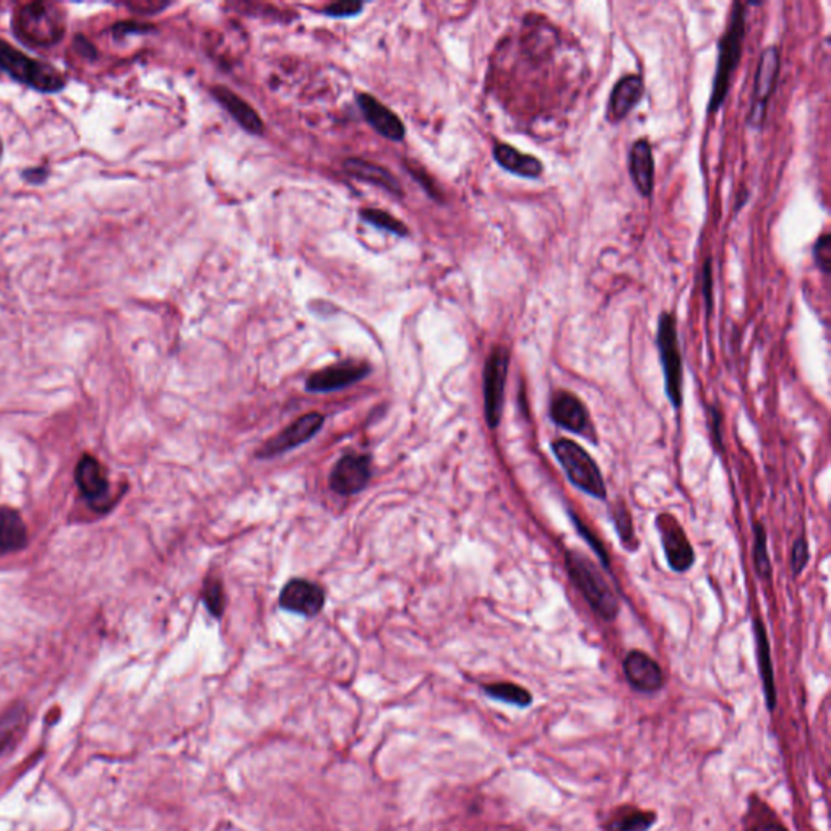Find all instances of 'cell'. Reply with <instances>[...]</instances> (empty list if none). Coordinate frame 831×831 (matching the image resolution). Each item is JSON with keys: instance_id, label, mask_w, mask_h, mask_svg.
<instances>
[{"instance_id": "22", "label": "cell", "mask_w": 831, "mask_h": 831, "mask_svg": "<svg viewBox=\"0 0 831 831\" xmlns=\"http://www.w3.org/2000/svg\"><path fill=\"white\" fill-rule=\"evenodd\" d=\"M494 160L505 171L517 174V176L526 177V179H536L543 174V169H544L543 163L537 160L536 156L518 152L517 148H513L507 143H496Z\"/></svg>"}, {"instance_id": "35", "label": "cell", "mask_w": 831, "mask_h": 831, "mask_svg": "<svg viewBox=\"0 0 831 831\" xmlns=\"http://www.w3.org/2000/svg\"><path fill=\"white\" fill-rule=\"evenodd\" d=\"M571 517H573V520H575V525H577V529H579V535L587 539V543H588L589 546L593 547V551H595V553L597 554V557L601 559L603 565H605V567H609V559H607L605 547H603V544L599 543V539H597V536H595V535H593V533H591V531L587 528V525H583V523H581V521L577 518V515H575V513H571Z\"/></svg>"}, {"instance_id": "8", "label": "cell", "mask_w": 831, "mask_h": 831, "mask_svg": "<svg viewBox=\"0 0 831 831\" xmlns=\"http://www.w3.org/2000/svg\"><path fill=\"white\" fill-rule=\"evenodd\" d=\"M778 74H780V52L774 46H770L762 52V57L756 67V82H754V100H752V108L748 114V124L756 128H762L764 126L765 118L768 112V102L778 82Z\"/></svg>"}, {"instance_id": "9", "label": "cell", "mask_w": 831, "mask_h": 831, "mask_svg": "<svg viewBox=\"0 0 831 831\" xmlns=\"http://www.w3.org/2000/svg\"><path fill=\"white\" fill-rule=\"evenodd\" d=\"M656 526L661 535L664 555L674 571H687L695 562L694 547L684 529L669 513H661L656 518Z\"/></svg>"}, {"instance_id": "41", "label": "cell", "mask_w": 831, "mask_h": 831, "mask_svg": "<svg viewBox=\"0 0 831 831\" xmlns=\"http://www.w3.org/2000/svg\"><path fill=\"white\" fill-rule=\"evenodd\" d=\"M712 261H706L705 263V283H703V289H705V297L706 304H708V309L712 311V286H713V279H712Z\"/></svg>"}, {"instance_id": "3", "label": "cell", "mask_w": 831, "mask_h": 831, "mask_svg": "<svg viewBox=\"0 0 831 831\" xmlns=\"http://www.w3.org/2000/svg\"><path fill=\"white\" fill-rule=\"evenodd\" d=\"M565 567L571 583L588 601L589 607L601 619L614 621L619 614V599L609 581L597 569V563L579 551H570L565 555Z\"/></svg>"}, {"instance_id": "17", "label": "cell", "mask_w": 831, "mask_h": 831, "mask_svg": "<svg viewBox=\"0 0 831 831\" xmlns=\"http://www.w3.org/2000/svg\"><path fill=\"white\" fill-rule=\"evenodd\" d=\"M623 674L630 685L643 694H653L664 685V676L659 664L643 651H630L623 659Z\"/></svg>"}, {"instance_id": "30", "label": "cell", "mask_w": 831, "mask_h": 831, "mask_svg": "<svg viewBox=\"0 0 831 831\" xmlns=\"http://www.w3.org/2000/svg\"><path fill=\"white\" fill-rule=\"evenodd\" d=\"M613 520L615 523V529L621 536L622 543L629 544L633 539H635V533H633V526H632V517H630L629 508L625 502H615V505L613 507Z\"/></svg>"}, {"instance_id": "25", "label": "cell", "mask_w": 831, "mask_h": 831, "mask_svg": "<svg viewBox=\"0 0 831 831\" xmlns=\"http://www.w3.org/2000/svg\"><path fill=\"white\" fill-rule=\"evenodd\" d=\"M756 653H758V663H760V672L764 679L765 692L770 702V706L774 705V680H773L772 655H770V643H768V633L765 629L764 622L760 619L756 621Z\"/></svg>"}, {"instance_id": "13", "label": "cell", "mask_w": 831, "mask_h": 831, "mask_svg": "<svg viewBox=\"0 0 831 831\" xmlns=\"http://www.w3.org/2000/svg\"><path fill=\"white\" fill-rule=\"evenodd\" d=\"M551 418L555 424H559L569 432L589 438L593 436V426L587 406L579 402V396L573 395L570 392L561 390L559 393H555L551 402Z\"/></svg>"}, {"instance_id": "10", "label": "cell", "mask_w": 831, "mask_h": 831, "mask_svg": "<svg viewBox=\"0 0 831 831\" xmlns=\"http://www.w3.org/2000/svg\"><path fill=\"white\" fill-rule=\"evenodd\" d=\"M322 426H323V416L319 412H309L303 418L296 420L293 424H289L285 430H281L273 438H270L269 442L261 446L257 456L271 458V456L285 454L297 446H303L319 432Z\"/></svg>"}, {"instance_id": "44", "label": "cell", "mask_w": 831, "mask_h": 831, "mask_svg": "<svg viewBox=\"0 0 831 831\" xmlns=\"http://www.w3.org/2000/svg\"><path fill=\"white\" fill-rule=\"evenodd\" d=\"M2 153H4V145H2V140H0V158H2Z\"/></svg>"}, {"instance_id": "29", "label": "cell", "mask_w": 831, "mask_h": 831, "mask_svg": "<svg viewBox=\"0 0 831 831\" xmlns=\"http://www.w3.org/2000/svg\"><path fill=\"white\" fill-rule=\"evenodd\" d=\"M203 601H205V606L210 611L211 615L221 617L225 613L226 597H225L223 585H221V579L218 577H208V579H205Z\"/></svg>"}, {"instance_id": "1", "label": "cell", "mask_w": 831, "mask_h": 831, "mask_svg": "<svg viewBox=\"0 0 831 831\" xmlns=\"http://www.w3.org/2000/svg\"><path fill=\"white\" fill-rule=\"evenodd\" d=\"M66 12L51 2L18 5L12 30L18 40L31 48H51L62 41L67 30Z\"/></svg>"}, {"instance_id": "18", "label": "cell", "mask_w": 831, "mask_h": 831, "mask_svg": "<svg viewBox=\"0 0 831 831\" xmlns=\"http://www.w3.org/2000/svg\"><path fill=\"white\" fill-rule=\"evenodd\" d=\"M211 93H213L215 100L221 104V108L227 111L245 132L253 135L263 134L265 124L261 120V114L253 110L252 106L245 100H243L241 96H237L231 88L215 86Z\"/></svg>"}, {"instance_id": "31", "label": "cell", "mask_w": 831, "mask_h": 831, "mask_svg": "<svg viewBox=\"0 0 831 831\" xmlns=\"http://www.w3.org/2000/svg\"><path fill=\"white\" fill-rule=\"evenodd\" d=\"M651 825L650 815L640 814L635 812L632 815H623L621 818H615L611 825V831H645Z\"/></svg>"}, {"instance_id": "2", "label": "cell", "mask_w": 831, "mask_h": 831, "mask_svg": "<svg viewBox=\"0 0 831 831\" xmlns=\"http://www.w3.org/2000/svg\"><path fill=\"white\" fill-rule=\"evenodd\" d=\"M746 18H747V5L742 2H736L730 10L729 23L726 26L721 41H720L718 67L714 74L708 112H716L720 110L728 96L730 78L734 75L740 56H742V46L746 40Z\"/></svg>"}, {"instance_id": "37", "label": "cell", "mask_w": 831, "mask_h": 831, "mask_svg": "<svg viewBox=\"0 0 831 831\" xmlns=\"http://www.w3.org/2000/svg\"><path fill=\"white\" fill-rule=\"evenodd\" d=\"M152 25H140V23H134V22L119 23V25L114 26V31H116V34L148 33V31H152Z\"/></svg>"}, {"instance_id": "43", "label": "cell", "mask_w": 831, "mask_h": 831, "mask_svg": "<svg viewBox=\"0 0 831 831\" xmlns=\"http://www.w3.org/2000/svg\"><path fill=\"white\" fill-rule=\"evenodd\" d=\"M750 831H788V830H786V828H784L782 825H780V823L764 822V823H758V825H756V827H754V828H752V830Z\"/></svg>"}, {"instance_id": "4", "label": "cell", "mask_w": 831, "mask_h": 831, "mask_svg": "<svg viewBox=\"0 0 831 831\" xmlns=\"http://www.w3.org/2000/svg\"><path fill=\"white\" fill-rule=\"evenodd\" d=\"M0 72L36 92L57 93L66 86V78L57 68L26 56L4 40H0Z\"/></svg>"}, {"instance_id": "40", "label": "cell", "mask_w": 831, "mask_h": 831, "mask_svg": "<svg viewBox=\"0 0 831 831\" xmlns=\"http://www.w3.org/2000/svg\"><path fill=\"white\" fill-rule=\"evenodd\" d=\"M48 174H49V172L44 168H33L25 171V172H23V177H25L28 182H31V184H40V182H42V181L48 177Z\"/></svg>"}, {"instance_id": "23", "label": "cell", "mask_w": 831, "mask_h": 831, "mask_svg": "<svg viewBox=\"0 0 831 831\" xmlns=\"http://www.w3.org/2000/svg\"><path fill=\"white\" fill-rule=\"evenodd\" d=\"M28 531L20 513L0 507V555L18 553L26 546Z\"/></svg>"}, {"instance_id": "32", "label": "cell", "mask_w": 831, "mask_h": 831, "mask_svg": "<svg viewBox=\"0 0 831 831\" xmlns=\"http://www.w3.org/2000/svg\"><path fill=\"white\" fill-rule=\"evenodd\" d=\"M362 7H364L362 2H358V0H340V2L327 5L323 13L333 18L354 17L361 12Z\"/></svg>"}, {"instance_id": "14", "label": "cell", "mask_w": 831, "mask_h": 831, "mask_svg": "<svg viewBox=\"0 0 831 831\" xmlns=\"http://www.w3.org/2000/svg\"><path fill=\"white\" fill-rule=\"evenodd\" d=\"M76 486L82 496L94 507L102 510L110 496V481L102 463L92 455H84L75 470Z\"/></svg>"}, {"instance_id": "39", "label": "cell", "mask_w": 831, "mask_h": 831, "mask_svg": "<svg viewBox=\"0 0 831 831\" xmlns=\"http://www.w3.org/2000/svg\"><path fill=\"white\" fill-rule=\"evenodd\" d=\"M411 172L414 174V177L418 179V181H420V185H424L426 192L430 193V197H432V199H438V195H440V193L437 192L436 184H434L432 181L426 179V172H424L422 169H420L418 172H416V171H412L411 169Z\"/></svg>"}, {"instance_id": "38", "label": "cell", "mask_w": 831, "mask_h": 831, "mask_svg": "<svg viewBox=\"0 0 831 831\" xmlns=\"http://www.w3.org/2000/svg\"><path fill=\"white\" fill-rule=\"evenodd\" d=\"M74 46L76 48V54L80 52V56H84L88 59H94L96 57V49L93 48V44L90 41H86L84 36H76L75 41H74Z\"/></svg>"}, {"instance_id": "26", "label": "cell", "mask_w": 831, "mask_h": 831, "mask_svg": "<svg viewBox=\"0 0 831 831\" xmlns=\"http://www.w3.org/2000/svg\"><path fill=\"white\" fill-rule=\"evenodd\" d=\"M484 692L489 697L500 700L505 703L517 706H528L531 703V694L528 690L523 689L520 685H515V684H508V682L486 685Z\"/></svg>"}, {"instance_id": "7", "label": "cell", "mask_w": 831, "mask_h": 831, "mask_svg": "<svg viewBox=\"0 0 831 831\" xmlns=\"http://www.w3.org/2000/svg\"><path fill=\"white\" fill-rule=\"evenodd\" d=\"M510 353L504 346H496L484 367V408L489 428L496 429L504 410L505 382L508 376Z\"/></svg>"}, {"instance_id": "12", "label": "cell", "mask_w": 831, "mask_h": 831, "mask_svg": "<svg viewBox=\"0 0 831 831\" xmlns=\"http://www.w3.org/2000/svg\"><path fill=\"white\" fill-rule=\"evenodd\" d=\"M370 479V458L367 455H346L330 474V487L336 494L353 496L367 486Z\"/></svg>"}, {"instance_id": "15", "label": "cell", "mask_w": 831, "mask_h": 831, "mask_svg": "<svg viewBox=\"0 0 831 831\" xmlns=\"http://www.w3.org/2000/svg\"><path fill=\"white\" fill-rule=\"evenodd\" d=\"M323 605H325L323 589L307 579H291L279 597V606L283 609L301 614L305 617L317 615L323 609Z\"/></svg>"}, {"instance_id": "11", "label": "cell", "mask_w": 831, "mask_h": 831, "mask_svg": "<svg viewBox=\"0 0 831 831\" xmlns=\"http://www.w3.org/2000/svg\"><path fill=\"white\" fill-rule=\"evenodd\" d=\"M369 372V364H366V362H340L335 366H330L325 369L314 372L311 377L307 378L305 386L312 393L335 392V390L353 385L362 378L367 377Z\"/></svg>"}, {"instance_id": "34", "label": "cell", "mask_w": 831, "mask_h": 831, "mask_svg": "<svg viewBox=\"0 0 831 831\" xmlns=\"http://www.w3.org/2000/svg\"><path fill=\"white\" fill-rule=\"evenodd\" d=\"M814 257L817 265L822 269L823 273L830 271L831 263V235L823 234L814 247Z\"/></svg>"}, {"instance_id": "5", "label": "cell", "mask_w": 831, "mask_h": 831, "mask_svg": "<svg viewBox=\"0 0 831 831\" xmlns=\"http://www.w3.org/2000/svg\"><path fill=\"white\" fill-rule=\"evenodd\" d=\"M553 452L573 486L579 487L588 496L605 500L607 496L605 479L587 450L569 438H559L553 444Z\"/></svg>"}, {"instance_id": "28", "label": "cell", "mask_w": 831, "mask_h": 831, "mask_svg": "<svg viewBox=\"0 0 831 831\" xmlns=\"http://www.w3.org/2000/svg\"><path fill=\"white\" fill-rule=\"evenodd\" d=\"M754 561H756V570L758 577L762 579H768L772 577V562L768 557V543H766V529L760 521H756L754 526Z\"/></svg>"}, {"instance_id": "21", "label": "cell", "mask_w": 831, "mask_h": 831, "mask_svg": "<svg viewBox=\"0 0 831 831\" xmlns=\"http://www.w3.org/2000/svg\"><path fill=\"white\" fill-rule=\"evenodd\" d=\"M343 168H345L348 174H351L356 179H361V181H366L370 184L378 185V187L385 189L386 192L393 193L396 197L403 195V189L398 182V179L388 169L382 168L376 163L361 160V158H346L343 161Z\"/></svg>"}, {"instance_id": "16", "label": "cell", "mask_w": 831, "mask_h": 831, "mask_svg": "<svg viewBox=\"0 0 831 831\" xmlns=\"http://www.w3.org/2000/svg\"><path fill=\"white\" fill-rule=\"evenodd\" d=\"M356 102L361 108L364 119L377 134L385 137L386 140L392 142H402L404 138V124L402 119L396 116L393 111L385 106L384 102H378L376 96L369 93H358Z\"/></svg>"}, {"instance_id": "36", "label": "cell", "mask_w": 831, "mask_h": 831, "mask_svg": "<svg viewBox=\"0 0 831 831\" xmlns=\"http://www.w3.org/2000/svg\"><path fill=\"white\" fill-rule=\"evenodd\" d=\"M128 9L137 10L140 13H155L160 10L166 9L168 4H160V2H128L126 4Z\"/></svg>"}, {"instance_id": "33", "label": "cell", "mask_w": 831, "mask_h": 831, "mask_svg": "<svg viewBox=\"0 0 831 831\" xmlns=\"http://www.w3.org/2000/svg\"><path fill=\"white\" fill-rule=\"evenodd\" d=\"M807 562H809V547H807L806 537L800 536L792 546L791 570L794 575H799L800 571L806 569Z\"/></svg>"}, {"instance_id": "27", "label": "cell", "mask_w": 831, "mask_h": 831, "mask_svg": "<svg viewBox=\"0 0 831 831\" xmlns=\"http://www.w3.org/2000/svg\"><path fill=\"white\" fill-rule=\"evenodd\" d=\"M361 218L366 223L372 225V226L384 229V231H388L392 234L400 235V237H406L410 233L408 226L402 223L400 219H396L395 217H392L386 211L377 210V208H364V210H361Z\"/></svg>"}, {"instance_id": "24", "label": "cell", "mask_w": 831, "mask_h": 831, "mask_svg": "<svg viewBox=\"0 0 831 831\" xmlns=\"http://www.w3.org/2000/svg\"><path fill=\"white\" fill-rule=\"evenodd\" d=\"M26 720L28 713L23 705L13 706L0 716V754L13 747V744L22 738L26 729Z\"/></svg>"}, {"instance_id": "19", "label": "cell", "mask_w": 831, "mask_h": 831, "mask_svg": "<svg viewBox=\"0 0 831 831\" xmlns=\"http://www.w3.org/2000/svg\"><path fill=\"white\" fill-rule=\"evenodd\" d=\"M629 171L635 189L641 197H651L655 189V158L648 140L641 138L633 143L629 155Z\"/></svg>"}, {"instance_id": "42", "label": "cell", "mask_w": 831, "mask_h": 831, "mask_svg": "<svg viewBox=\"0 0 831 831\" xmlns=\"http://www.w3.org/2000/svg\"><path fill=\"white\" fill-rule=\"evenodd\" d=\"M712 428H713V438L716 440L718 446H721V432H720V426H721V420H720V412L716 408H712Z\"/></svg>"}, {"instance_id": "6", "label": "cell", "mask_w": 831, "mask_h": 831, "mask_svg": "<svg viewBox=\"0 0 831 831\" xmlns=\"http://www.w3.org/2000/svg\"><path fill=\"white\" fill-rule=\"evenodd\" d=\"M656 341H658V349H659V358H661V366H663L666 395L669 398L672 406L677 410L682 404L684 372H682V356H680L676 319L669 312H664L659 317Z\"/></svg>"}, {"instance_id": "20", "label": "cell", "mask_w": 831, "mask_h": 831, "mask_svg": "<svg viewBox=\"0 0 831 831\" xmlns=\"http://www.w3.org/2000/svg\"><path fill=\"white\" fill-rule=\"evenodd\" d=\"M645 92V84L640 75L622 76L615 84L607 104V119L611 122H619L627 118L633 108L639 104Z\"/></svg>"}]
</instances>
